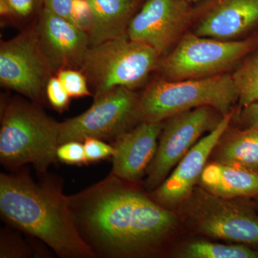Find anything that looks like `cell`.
<instances>
[{
  "label": "cell",
  "mask_w": 258,
  "mask_h": 258,
  "mask_svg": "<svg viewBox=\"0 0 258 258\" xmlns=\"http://www.w3.org/2000/svg\"><path fill=\"white\" fill-rule=\"evenodd\" d=\"M110 174L68 196L76 228L96 257H144L155 253L175 228V214Z\"/></svg>",
  "instance_id": "1"
},
{
  "label": "cell",
  "mask_w": 258,
  "mask_h": 258,
  "mask_svg": "<svg viewBox=\"0 0 258 258\" xmlns=\"http://www.w3.org/2000/svg\"><path fill=\"white\" fill-rule=\"evenodd\" d=\"M26 171L0 174V213L5 222L41 241L62 258H94L76 228L60 177Z\"/></svg>",
  "instance_id": "2"
},
{
  "label": "cell",
  "mask_w": 258,
  "mask_h": 258,
  "mask_svg": "<svg viewBox=\"0 0 258 258\" xmlns=\"http://www.w3.org/2000/svg\"><path fill=\"white\" fill-rule=\"evenodd\" d=\"M59 123L37 104L11 100L3 107L0 162L10 169L32 164L38 174L58 161Z\"/></svg>",
  "instance_id": "3"
},
{
  "label": "cell",
  "mask_w": 258,
  "mask_h": 258,
  "mask_svg": "<svg viewBox=\"0 0 258 258\" xmlns=\"http://www.w3.org/2000/svg\"><path fill=\"white\" fill-rule=\"evenodd\" d=\"M238 101L231 75L199 79L154 81L139 97L135 123L162 122L171 115L201 106H211L223 116Z\"/></svg>",
  "instance_id": "4"
},
{
  "label": "cell",
  "mask_w": 258,
  "mask_h": 258,
  "mask_svg": "<svg viewBox=\"0 0 258 258\" xmlns=\"http://www.w3.org/2000/svg\"><path fill=\"white\" fill-rule=\"evenodd\" d=\"M160 59L155 49L124 36L90 47L80 69L98 96L115 88L142 86Z\"/></svg>",
  "instance_id": "5"
},
{
  "label": "cell",
  "mask_w": 258,
  "mask_h": 258,
  "mask_svg": "<svg viewBox=\"0 0 258 258\" xmlns=\"http://www.w3.org/2000/svg\"><path fill=\"white\" fill-rule=\"evenodd\" d=\"M257 48L258 35L240 40H222L188 32L160 59L157 69L169 81L212 77L225 74Z\"/></svg>",
  "instance_id": "6"
},
{
  "label": "cell",
  "mask_w": 258,
  "mask_h": 258,
  "mask_svg": "<svg viewBox=\"0 0 258 258\" xmlns=\"http://www.w3.org/2000/svg\"><path fill=\"white\" fill-rule=\"evenodd\" d=\"M186 215L204 235L258 246V216L249 205L194 189L184 202Z\"/></svg>",
  "instance_id": "7"
},
{
  "label": "cell",
  "mask_w": 258,
  "mask_h": 258,
  "mask_svg": "<svg viewBox=\"0 0 258 258\" xmlns=\"http://www.w3.org/2000/svg\"><path fill=\"white\" fill-rule=\"evenodd\" d=\"M139 98L133 90L124 87L95 96L87 111L59 123V144L83 142L87 137L115 140L135 123Z\"/></svg>",
  "instance_id": "8"
},
{
  "label": "cell",
  "mask_w": 258,
  "mask_h": 258,
  "mask_svg": "<svg viewBox=\"0 0 258 258\" xmlns=\"http://www.w3.org/2000/svg\"><path fill=\"white\" fill-rule=\"evenodd\" d=\"M54 70L42 52L35 27L0 45V83L35 103L42 101Z\"/></svg>",
  "instance_id": "9"
},
{
  "label": "cell",
  "mask_w": 258,
  "mask_h": 258,
  "mask_svg": "<svg viewBox=\"0 0 258 258\" xmlns=\"http://www.w3.org/2000/svg\"><path fill=\"white\" fill-rule=\"evenodd\" d=\"M217 114L220 113L215 108L205 106L171 115L165 120L157 154L147 171V189H157L201 136L218 124L222 117L218 119Z\"/></svg>",
  "instance_id": "10"
},
{
  "label": "cell",
  "mask_w": 258,
  "mask_h": 258,
  "mask_svg": "<svg viewBox=\"0 0 258 258\" xmlns=\"http://www.w3.org/2000/svg\"><path fill=\"white\" fill-rule=\"evenodd\" d=\"M194 15L184 0H147L131 20L127 35L155 49L161 57L179 41Z\"/></svg>",
  "instance_id": "11"
},
{
  "label": "cell",
  "mask_w": 258,
  "mask_h": 258,
  "mask_svg": "<svg viewBox=\"0 0 258 258\" xmlns=\"http://www.w3.org/2000/svg\"><path fill=\"white\" fill-rule=\"evenodd\" d=\"M233 117L234 110L223 115L218 124L191 148L170 175L153 191L150 197L154 201L168 209L181 205L189 199L210 154L230 126Z\"/></svg>",
  "instance_id": "12"
},
{
  "label": "cell",
  "mask_w": 258,
  "mask_h": 258,
  "mask_svg": "<svg viewBox=\"0 0 258 258\" xmlns=\"http://www.w3.org/2000/svg\"><path fill=\"white\" fill-rule=\"evenodd\" d=\"M35 29L42 52L54 71L81 68L91 47L87 32L45 8Z\"/></svg>",
  "instance_id": "13"
},
{
  "label": "cell",
  "mask_w": 258,
  "mask_h": 258,
  "mask_svg": "<svg viewBox=\"0 0 258 258\" xmlns=\"http://www.w3.org/2000/svg\"><path fill=\"white\" fill-rule=\"evenodd\" d=\"M194 33L235 40L258 26V0H206L197 9Z\"/></svg>",
  "instance_id": "14"
},
{
  "label": "cell",
  "mask_w": 258,
  "mask_h": 258,
  "mask_svg": "<svg viewBox=\"0 0 258 258\" xmlns=\"http://www.w3.org/2000/svg\"><path fill=\"white\" fill-rule=\"evenodd\" d=\"M164 121L142 122L115 139L111 174L137 182L147 174L157 152Z\"/></svg>",
  "instance_id": "15"
},
{
  "label": "cell",
  "mask_w": 258,
  "mask_h": 258,
  "mask_svg": "<svg viewBox=\"0 0 258 258\" xmlns=\"http://www.w3.org/2000/svg\"><path fill=\"white\" fill-rule=\"evenodd\" d=\"M198 182L208 192L231 200L258 197V173L215 161L207 164Z\"/></svg>",
  "instance_id": "16"
},
{
  "label": "cell",
  "mask_w": 258,
  "mask_h": 258,
  "mask_svg": "<svg viewBox=\"0 0 258 258\" xmlns=\"http://www.w3.org/2000/svg\"><path fill=\"white\" fill-rule=\"evenodd\" d=\"M91 15V46L128 36L127 30L139 0H86Z\"/></svg>",
  "instance_id": "17"
},
{
  "label": "cell",
  "mask_w": 258,
  "mask_h": 258,
  "mask_svg": "<svg viewBox=\"0 0 258 258\" xmlns=\"http://www.w3.org/2000/svg\"><path fill=\"white\" fill-rule=\"evenodd\" d=\"M212 153L215 161L258 173V125L228 127Z\"/></svg>",
  "instance_id": "18"
},
{
  "label": "cell",
  "mask_w": 258,
  "mask_h": 258,
  "mask_svg": "<svg viewBox=\"0 0 258 258\" xmlns=\"http://www.w3.org/2000/svg\"><path fill=\"white\" fill-rule=\"evenodd\" d=\"M231 77L242 108L258 101V48L240 61Z\"/></svg>",
  "instance_id": "19"
},
{
  "label": "cell",
  "mask_w": 258,
  "mask_h": 258,
  "mask_svg": "<svg viewBox=\"0 0 258 258\" xmlns=\"http://www.w3.org/2000/svg\"><path fill=\"white\" fill-rule=\"evenodd\" d=\"M186 258H258V251L244 244L227 245L207 241L191 242L181 250Z\"/></svg>",
  "instance_id": "20"
},
{
  "label": "cell",
  "mask_w": 258,
  "mask_h": 258,
  "mask_svg": "<svg viewBox=\"0 0 258 258\" xmlns=\"http://www.w3.org/2000/svg\"><path fill=\"white\" fill-rule=\"evenodd\" d=\"M45 8L89 32L91 15L86 0H43Z\"/></svg>",
  "instance_id": "21"
},
{
  "label": "cell",
  "mask_w": 258,
  "mask_h": 258,
  "mask_svg": "<svg viewBox=\"0 0 258 258\" xmlns=\"http://www.w3.org/2000/svg\"><path fill=\"white\" fill-rule=\"evenodd\" d=\"M40 251L32 248L17 234L7 229L0 232V257L24 258L38 257Z\"/></svg>",
  "instance_id": "22"
},
{
  "label": "cell",
  "mask_w": 258,
  "mask_h": 258,
  "mask_svg": "<svg viewBox=\"0 0 258 258\" xmlns=\"http://www.w3.org/2000/svg\"><path fill=\"white\" fill-rule=\"evenodd\" d=\"M57 76L71 98L91 96L87 78L80 70L66 69L57 71Z\"/></svg>",
  "instance_id": "23"
},
{
  "label": "cell",
  "mask_w": 258,
  "mask_h": 258,
  "mask_svg": "<svg viewBox=\"0 0 258 258\" xmlns=\"http://www.w3.org/2000/svg\"><path fill=\"white\" fill-rule=\"evenodd\" d=\"M57 157L64 164L72 165L88 164L84 144L82 142L72 141L60 144L57 149Z\"/></svg>",
  "instance_id": "24"
},
{
  "label": "cell",
  "mask_w": 258,
  "mask_h": 258,
  "mask_svg": "<svg viewBox=\"0 0 258 258\" xmlns=\"http://www.w3.org/2000/svg\"><path fill=\"white\" fill-rule=\"evenodd\" d=\"M40 0H0V11L3 16L26 18L36 10Z\"/></svg>",
  "instance_id": "25"
},
{
  "label": "cell",
  "mask_w": 258,
  "mask_h": 258,
  "mask_svg": "<svg viewBox=\"0 0 258 258\" xmlns=\"http://www.w3.org/2000/svg\"><path fill=\"white\" fill-rule=\"evenodd\" d=\"M45 95L51 106L56 111L62 112L69 106L71 96L57 76L50 78L47 83Z\"/></svg>",
  "instance_id": "26"
},
{
  "label": "cell",
  "mask_w": 258,
  "mask_h": 258,
  "mask_svg": "<svg viewBox=\"0 0 258 258\" xmlns=\"http://www.w3.org/2000/svg\"><path fill=\"white\" fill-rule=\"evenodd\" d=\"M88 164L113 157L115 149L113 145L106 144L101 139L87 137L83 141Z\"/></svg>",
  "instance_id": "27"
},
{
  "label": "cell",
  "mask_w": 258,
  "mask_h": 258,
  "mask_svg": "<svg viewBox=\"0 0 258 258\" xmlns=\"http://www.w3.org/2000/svg\"><path fill=\"white\" fill-rule=\"evenodd\" d=\"M240 118L245 127L258 125V101L244 107Z\"/></svg>",
  "instance_id": "28"
},
{
  "label": "cell",
  "mask_w": 258,
  "mask_h": 258,
  "mask_svg": "<svg viewBox=\"0 0 258 258\" xmlns=\"http://www.w3.org/2000/svg\"><path fill=\"white\" fill-rule=\"evenodd\" d=\"M184 1L189 3V4H191V3H197V2L201 1V0H184Z\"/></svg>",
  "instance_id": "29"
}]
</instances>
